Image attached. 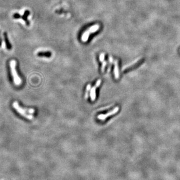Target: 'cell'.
Segmentation results:
<instances>
[{
  "label": "cell",
  "mask_w": 180,
  "mask_h": 180,
  "mask_svg": "<svg viewBox=\"0 0 180 180\" xmlns=\"http://www.w3.org/2000/svg\"><path fill=\"white\" fill-rule=\"evenodd\" d=\"M13 106L14 108V109L22 116L25 117L26 118L29 120H32L34 118L33 116L31 114H33L35 113L34 109H24L19 106L18 103L17 102H14L13 103Z\"/></svg>",
  "instance_id": "cell-1"
},
{
  "label": "cell",
  "mask_w": 180,
  "mask_h": 180,
  "mask_svg": "<svg viewBox=\"0 0 180 180\" xmlns=\"http://www.w3.org/2000/svg\"><path fill=\"white\" fill-rule=\"evenodd\" d=\"M100 29V25L99 24L94 25L89 27L87 30H86L82 34L81 37V40L83 42H87L89 38L90 35L91 34H93L97 32Z\"/></svg>",
  "instance_id": "cell-2"
},
{
  "label": "cell",
  "mask_w": 180,
  "mask_h": 180,
  "mask_svg": "<svg viewBox=\"0 0 180 180\" xmlns=\"http://www.w3.org/2000/svg\"><path fill=\"white\" fill-rule=\"evenodd\" d=\"M16 62L15 60H12L10 62V68L11 73L13 78V81L14 84L16 86H20L22 83L21 79L19 77V75H18L16 69Z\"/></svg>",
  "instance_id": "cell-3"
},
{
  "label": "cell",
  "mask_w": 180,
  "mask_h": 180,
  "mask_svg": "<svg viewBox=\"0 0 180 180\" xmlns=\"http://www.w3.org/2000/svg\"><path fill=\"white\" fill-rule=\"evenodd\" d=\"M119 110V107H116V108H115L113 110L110 111L109 112L107 113V114H101L98 115V119L100 120H102V121H105L107 118L115 115V114H116Z\"/></svg>",
  "instance_id": "cell-4"
},
{
  "label": "cell",
  "mask_w": 180,
  "mask_h": 180,
  "mask_svg": "<svg viewBox=\"0 0 180 180\" xmlns=\"http://www.w3.org/2000/svg\"><path fill=\"white\" fill-rule=\"evenodd\" d=\"M101 82H102V80L101 79L98 80L96 82L95 85L93 87L91 88V89L90 90V97L92 101H94L95 100L96 98V90L97 88L100 86Z\"/></svg>",
  "instance_id": "cell-5"
},
{
  "label": "cell",
  "mask_w": 180,
  "mask_h": 180,
  "mask_svg": "<svg viewBox=\"0 0 180 180\" xmlns=\"http://www.w3.org/2000/svg\"><path fill=\"white\" fill-rule=\"evenodd\" d=\"M115 66H114V75L115 78L116 79H118L120 76L119 74V66H118V62L117 60H116L115 62Z\"/></svg>",
  "instance_id": "cell-6"
},
{
  "label": "cell",
  "mask_w": 180,
  "mask_h": 180,
  "mask_svg": "<svg viewBox=\"0 0 180 180\" xmlns=\"http://www.w3.org/2000/svg\"><path fill=\"white\" fill-rule=\"evenodd\" d=\"M4 39H5V43H6V45L7 47V48L8 49H10V43L9 42V41H8V37H7V35L6 33H5L4 34Z\"/></svg>",
  "instance_id": "cell-7"
},
{
  "label": "cell",
  "mask_w": 180,
  "mask_h": 180,
  "mask_svg": "<svg viewBox=\"0 0 180 180\" xmlns=\"http://www.w3.org/2000/svg\"><path fill=\"white\" fill-rule=\"evenodd\" d=\"M91 84H88L86 88V93H85V97L86 99H87L88 98L89 92L90 90H91Z\"/></svg>",
  "instance_id": "cell-8"
},
{
  "label": "cell",
  "mask_w": 180,
  "mask_h": 180,
  "mask_svg": "<svg viewBox=\"0 0 180 180\" xmlns=\"http://www.w3.org/2000/svg\"><path fill=\"white\" fill-rule=\"evenodd\" d=\"M105 55L104 53H101L100 55V56H99V60H100V61L101 62H103L105 60Z\"/></svg>",
  "instance_id": "cell-9"
},
{
  "label": "cell",
  "mask_w": 180,
  "mask_h": 180,
  "mask_svg": "<svg viewBox=\"0 0 180 180\" xmlns=\"http://www.w3.org/2000/svg\"><path fill=\"white\" fill-rule=\"evenodd\" d=\"M107 65V62L106 61H104L103 62V64H102V67H101V71L102 73H104V71H105V67Z\"/></svg>",
  "instance_id": "cell-10"
},
{
  "label": "cell",
  "mask_w": 180,
  "mask_h": 180,
  "mask_svg": "<svg viewBox=\"0 0 180 180\" xmlns=\"http://www.w3.org/2000/svg\"><path fill=\"white\" fill-rule=\"evenodd\" d=\"M111 106H112V105L109 106H108V107H105V108H103L102 109H100V110H99V111H102V110H106V109H109V108H110Z\"/></svg>",
  "instance_id": "cell-11"
}]
</instances>
